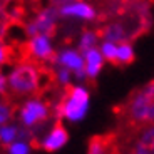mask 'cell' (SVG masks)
Here are the masks:
<instances>
[{
  "label": "cell",
  "instance_id": "15",
  "mask_svg": "<svg viewBox=\"0 0 154 154\" xmlns=\"http://www.w3.org/2000/svg\"><path fill=\"white\" fill-rule=\"evenodd\" d=\"M99 44V35L94 30H84L79 37V42H77V49L84 52L87 49H92V47H97Z\"/></svg>",
  "mask_w": 154,
  "mask_h": 154
},
{
  "label": "cell",
  "instance_id": "24",
  "mask_svg": "<svg viewBox=\"0 0 154 154\" xmlns=\"http://www.w3.org/2000/svg\"><path fill=\"white\" fill-rule=\"evenodd\" d=\"M0 32H2V23H0Z\"/></svg>",
  "mask_w": 154,
  "mask_h": 154
},
{
  "label": "cell",
  "instance_id": "1",
  "mask_svg": "<svg viewBox=\"0 0 154 154\" xmlns=\"http://www.w3.org/2000/svg\"><path fill=\"white\" fill-rule=\"evenodd\" d=\"M8 91L14 96L29 97L38 92L42 84V74L32 62H20L7 72Z\"/></svg>",
  "mask_w": 154,
  "mask_h": 154
},
{
  "label": "cell",
  "instance_id": "2",
  "mask_svg": "<svg viewBox=\"0 0 154 154\" xmlns=\"http://www.w3.org/2000/svg\"><path fill=\"white\" fill-rule=\"evenodd\" d=\"M91 109V92L84 84L72 85L59 106V116L70 124H79L87 117Z\"/></svg>",
  "mask_w": 154,
  "mask_h": 154
},
{
  "label": "cell",
  "instance_id": "13",
  "mask_svg": "<svg viewBox=\"0 0 154 154\" xmlns=\"http://www.w3.org/2000/svg\"><path fill=\"white\" fill-rule=\"evenodd\" d=\"M5 151L8 154H30L34 151V147H32V143L29 137H20L17 141H14L10 146L5 147Z\"/></svg>",
  "mask_w": 154,
  "mask_h": 154
},
{
  "label": "cell",
  "instance_id": "17",
  "mask_svg": "<svg viewBox=\"0 0 154 154\" xmlns=\"http://www.w3.org/2000/svg\"><path fill=\"white\" fill-rule=\"evenodd\" d=\"M141 149H137L136 152H151V151H154V127H151L149 131H146V134L143 136V139H141Z\"/></svg>",
  "mask_w": 154,
  "mask_h": 154
},
{
  "label": "cell",
  "instance_id": "21",
  "mask_svg": "<svg viewBox=\"0 0 154 154\" xmlns=\"http://www.w3.org/2000/svg\"><path fill=\"white\" fill-rule=\"evenodd\" d=\"M8 59V52H7V47L4 45V42L0 40V66H4Z\"/></svg>",
  "mask_w": 154,
  "mask_h": 154
},
{
  "label": "cell",
  "instance_id": "22",
  "mask_svg": "<svg viewBox=\"0 0 154 154\" xmlns=\"http://www.w3.org/2000/svg\"><path fill=\"white\" fill-rule=\"evenodd\" d=\"M89 152L91 154H99V152H104V149L100 147V143L92 141V143H91V147H89Z\"/></svg>",
  "mask_w": 154,
  "mask_h": 154
},
{
  "label": "cell",
  "instance_id": "12",
  "mask_svg": "<svg viewBox=\"0 0 154 154\" xmlns=\"http://www.w3.org/2000/svg\"><path fill=\"white\" fill-rule=\"evenodd\" d=\"M136 54H134V47L127 42H119L117 44V55H116V62L117 64H122V66H127L134 60Z\"/></svg>",
  "mask_w": 154,
  "mask_h": 154
},
{
  "label": "cell",
  "instance_id": "4",
  "mask_svg": "<svg viewBox=\"0 0 154 154\" xmlns=\"http://www.w3.org/2000/svg\"><path fill=\"white\" fill-rule=\"evenodd\" d=\"M27 55L35 62H49L55 55V45L50 34H35L27 37Z\"/></svg>",
  "mask_w": 154,
  "mask_h": 154
},
{
  "label": "cell",
  "instance_id": "7",
  "mask_svg": "<svg viewBox=\"0 0 154 154\" xmlns=\"http://www.w3.org/2000/svg\"><path fill=\"white\" fill-rule=\"evenodd\" d=\"M59 15L64 19L82 20V22H91L96 19L97 12L92 5L85 0H67L59 5Z\"/></svg>",
  "mask_w": 154,
  "mask_h": 154
},
{
  "label": "cell",
  "instance_id": "10",
  "mask_svg": "<svg viewBox=\"0 0 154 154\" xmlns=\"http://www.w3.org/2000/svg\"><path fill=\"white\" fill-rule=\"evenodd\" d=\"M84 54V70L87 74V79H97L99 74L102 72L106 64L104 55L100 54L99 47H92L82 52Z\"/></svg>",
  "mask_w": 154,
  "mask_h": 154
},
{
  "label": "cell",
  "instance_id": "9",
  "mask_svg": "<svg viewBox=\"0 0 154 154\" xmlns=\"http://www.w3.org/2000/svg\"><path fill=\"white\" fill-rule=\"evenodd\" d=\"M54 64L55 67H66V69L77 72L84 69V54L79 49L74 47H64L54 55Z\"/></svg>",
  "mask_w": 154,
  "mask_h": 154
},
{
  "label": "cell",
  "instance_id": "11",
  "mask_svg": "<svg viewBox=\"0 0 154 154\" xmlns=\"http://www.w3.org/2000/svg\"><path fill=\"white\" fill-rule=\"evenodd\" d=\"M20 137H29V129L22 127L20 124L12 122V121L0 126V146L4 149Z\"/></svg>",
  "mask_w": 154,
  "mask_h": 154
},
{
  "label": "cell",
  "instance_id": "5",
  "mask_svg": "<svg viewBox=\"0 0 154 154\" xmlns=\"http://www.w3.org/2000/svg\"><path fill=\"white\" fill-rule=\"evenodd\" d=\"M131 116L136 121H154V82H151L143 92L134 96L131 102Z\"/></svg>",
  "mask_w": 154,
  "mask_h": 154
},
{
  "label": "cell",
  "instance_id": "23",
  "mask_svg": "<svg viewBox=\"0 0 154 154\" xmlns=\"http://www.w3.org/2000/svg\"><path fill=\"white\" fill-rule=\"evenodd\" d=\"M50 2H52V4H64V2H67V0H50Z\"/></svg>",
  "mask_w": 154,
  "mask_h": 154
},
{
  "label": "cell",
  "instance_id": "14",
  "mask_svg": "<svg viewBox=\"0 0 154 154\" xmlns=\"http://www.w3.org/2000/svg\"><path fill=\"white\" fill-rule=\"evenodd\" d=\"M104 40H111V42L119 44L126 38V32H124V27L121 23H111L104 29Z\"/></svg>",
  "mask_w": 154,
  "mask_h": 154
},
{
  "label": "cell",
  "instance_id": "3",
  "mask_svg": "<svg viewBox=\"0 0 154 154\" xmlns=\"http://www.w3.org/2000/svg\"><path fill=\"white\" fill-rule=\"evenodd\" d=\"M49 117H50V107L47 106V102L44 99L35 96L25 97V100L20 104L19 111H17L19 124L25 129H29V131L44 124Z\"/></svg>",
  "mask_w": 154,
  "mask_h": 154
},
{
  "label": "cell",
  "instance_id": "18",
  "mask_svg": "<svg viewBox=\"0 0 154 154\" xmlns=\"http://www.w3.org/2000/svg\"><path fill=\"white\" fill-rule=\"evenodd\" d=\"M74 79V72L66 67H55V81L60 85H69Z\"/></svg>",
  "mask_w": 154,
  "mask_h": 154
},
{
  "label": "cell",
  "instance_id": "6",
  "mask_svg": "<svg viewBox=\"0 0 154 154\" xmlns=\"http://www.w3.org/2000/svg\"><path fill=\"white\" fill-rule=\"evenodd\" d=\"M59 8L55 7H45L42 10L37 12V15L30 20L29 23H25V35L30 37L35 34H52L55 29V23L59 19Z\"/></svg>",
  "mask_w": 154,
  "mask_h": 154
},
{
  "label": "cell",
  "instance_id": "19",
  "mask_svg": "<svg viewBox=\"0 0 154 154\" xmlns=\"http://www.w3.org/2000/svg\"><path fill=\"white\" fill-rule=\"evenodd\" d=\"M12 117H14V111H12V107L7 104V102L0 100V126L5 124V122H8V121H12Z\"/></svg>",
  "mask_w": 154,
  "mask_h": 154
},
{
  "label": "cell",
  "instance_id": "20",
  "mask_svg": "<svg viewBox=\"0 0 154 154\" xmlns=\"http://www.w3.org/2000/svg\"><path fill=\"white\" fill-rule=\"evenodd\" d=\"M8 91V82H7V74L0 72V96H4Z\"/></svg>",
  "mask_w": 154,
  "mask_h": 154
},
{
  "label": "cell",
  "instance_id": "8",
  "mask_svg": "<svg viewBox=\"0 0 154 154\" xmlns=\"http://www.w3.org/2000/svg\"><path fill=\"white\" fill-rule=\"evenodd\" d=\"M69 143V132L64 126L55 124L40 137L38 141V147L45 152H59Z\"/></svg>",
  "mask_w": 154,
  "mask_h": 154
},
{
  "label": "cell",
  "instance_id": "16",
  "mask_svg": "<svg viewBox=\"0 0 154 154\" xmlns=\"http://www.w3.org/2000/svg\"><path fill=\"white\" fill-rule=\"evenodd\" d=\"M100 54L104 55L107 62H116V55H117V44L111 42V40H102L99 45Z\"/></svg>",
  "mask_w": 154,
  "mask_h": 154
}]
</instances>
